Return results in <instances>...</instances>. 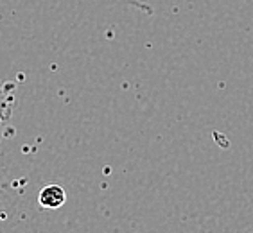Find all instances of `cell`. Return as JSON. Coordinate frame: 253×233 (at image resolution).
<instances>
[{
	"label": "cell",
	"instance_id": "1",
	"mask_svg": "<svg viewBox=\"0 0 253 233\" xmlns=\"http://www.w3.org/2000/svg\"><path fill=\"white\" fill-rule=\"evenodd\" d=\"M65 201H67V192L61 185H47L42 189V192L38 194V203L42 208L47 210H56L59 206H63Z\"/></svg>",
	"mask_w": 253,
	"mask_h": 233
}]
</instances>
